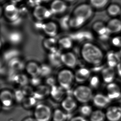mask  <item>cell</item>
Returning a JSON list of instances; mask_svg holds the SVG:
<instances>
[{
	"mask_svg": "<svg viewBox=\"0 0 121 121\" xmlns=\"http://www.w3.org/2000/svg\"><path fill=\"white\" fill-rule=\"evenodd\" d=\"M46 78H47L46 79V85L50 87H51L56 85V82H57L56 79H55L54 77H52L51 76H49Z\"/></svg>",
	"mask_w": 121,
	"mask_h": 121,
	"instance_id": "cell-42",
	"label": "cell"
},
{
	"mask_svg": "<svg viewBox=\"0 0 121 121\" xmlns=\"http://www.w3.org/2000/svg\"><path fill=\"white\" fill-rule=\"evenodd\" d=\"M120 17H121V14H120Z\"/></svg>",
	"mask_w": 121,
	"mask_h": 121,
	"instance_id": "cell-53",
	"label": "cell"
},
{
	"mask_svg": "<svg viewBox=\"0 0 121 121\" xmlns=\"http://www.w3.org/2000/svg\"><path fill=\"white\" fill-rule=\"evenodd\" d=\"M5 0H0V1H1V2L3 1H4Z\"/></svg>",
	"mask_w": 121,
	"mask_h": 121,
	"instance_id": "cell-52",
	"label": "cell"
},
{
	"mask_svg": "<svg viewBox=\"0 0 121 121\" xmlns=\"http://www.w3.org/2000/svg\"><path fill=\"white\" fill-rule=\"evenodd\" d=\"M117 72L120 77H121V62L118 63L116 67Z\"/></svg>",
	"mask_w": 121,
	"mask_h": 121,
	"instance_id": "cell-46",
	"label": "cell"
},
{
	"mask_svg": "<svg viewBox=\"0 0 121 121\" xmlns=\"http://www.w3.org/2000/svg\"><path fill=\"white\" fill-rule=\"evenodd\" d=\"M92 100L93 104L95 106L100 108L107 106L111 101L107 95L102 93H97L95 94L93 96Z\"/></svg>",
	"mask_w": 121,
	"mask_h": 121,
	"instance_id": "cell-17",
	"label": "cell"
},
{
	"mask_svg": "<svg viewBox=\"0 0 121 121\" xmlns=\"http://www.w3.org/2000/svg\"><path fill=\"white\" fill-rule=\"evenodd\" d=\"M3 14L5 19L11 23H18L21 20L19 8L13 3L8 4L4 7Z\"/></svg>",
	"mask_w": 121,
	"mask_h": 121,
	"instance_id": "cell-4",
	"label": "cell"
},
{
	"mask_svg": "<svg viewBox=\"0 0 121 121\" xmlns=\"http://www.w3.org/2000/svg\"><path fill=\"white\" fill-rule=\"evenodd\" d=\"M86 22V20L83 17L72 16L71 17L69 21V28L75 30L78 29L83 26Z\"/></svg>",
	"mask_w": 121,
	"mask_h": 121,
	"instance_id": "cell-22",
	"label": "cell"
},
{
	"mask_svg": "<svg viewBox=\"0 0 121 121\" xmlns=\"http://www.w3.org/2000/svg\"><path fill=\"white\" fill-rule=\"evenodd\" d=\"M21 90L23 92L25 96L30 95V96H31V95H33L35 91H34L32 86L28 85H26L22 87V88Z\"/></svg>",
	"mask_w": 121,
	"mask_h": 121,
	"instance_id": "cell-39",
	"label": "cell"
},
{
	"mask_svg": "<svg viewBox=\"0 0 121 121\" xmlns=\"http://www.w3.org/2000/svg\"><path fill=\"white\" fill-rule=\"evenodd\" d=\"M33 15L38 22H41L50 18L53 15L50 9L40 5L34 8Z\"/></svg>",
	"mask_w": 121,
	"mask_h": 121,
	"instance_id": "cell-7",
	"label": "cell"
},
{
	"mask_svg": "<svg viewBox=\"0 0 121 121\" xmlns=\"http://www.w3.org/2000/svg\"><path fill=\"white\" fill-rule=\"evenodd\" d=\"M18 52L15 50H10L5 52L4 55V58L5 60L9 61L12 59L17 57Z\"/></svg>",
	"mask_w": 121,
	"mask_h": 121,
	"instance_id": "cell-37",
	"label": "cell"
},
{
	"mask_svg": "<svg viewBox=\"0 0 121 121\" xmlns=\"http://www.w3.org/2000/svg\"><path fill=\"white\" fill-rule=\"evenodd\" d=\"M112 44L115 47H121V36H115L111 40Z\"/></svg>",
	"mask_w": 121,
	"mask_h": 121,
	"instance_id": "cell-41",
	"label": "cell"
},
{
	"mask_svg": "<svg viewBox=\"0 0 121 121\" xmlns=\"http://www.w3.org/2000/svg\"><path fill=\"white\" fill-rule=\"evenodd\" d=\"M9 0L10 2V3L16 5L17 4L20 3L22 0Z\"/></svg>",
	"mask_w": 121,
	"mask_h": 121,
	"instance_id": "cell-47",
	"label": "cell"
},
{
	"mask_svg": "<svg viewBox=\"0 0 121 121\" xmlns=\"http://www.w3.org/2000/svg\"><path fill=\"white\" fill-rule=\"evenodd\" d=\"M91 72L90 69L86 67H80L74 73V80L78 83H82L89 80Z\"/></svg>",
	"mask_w": 121,
	"mask_h": 121,
	"instance_id": "cell-12",
	"label": "cell"
},
{
	"mask_svg": "<svg viewBox=\"0 0 121 121\" xmlns=\"http://www.w3.org/2000/svg\"><path fill=\"white\" fill-rule=\"evenodd\" d=\"M107 11L108 14L112 17H116L120 15L121 8L119 5L112 4L108 6Z\"/></svg>",
	"mask_w": 121,
	"mask_h": 121,
	"instance_id": "cell-30",
	"label": "cell"
},
{
	"mask_svg": "<svg viewBox=\"0 0 121 121\" xmlns=\"http://www.w3.org/2000/svg\"><path fill=\"white\" fill-rule=\"evenodd\" d=\"M12 72L11 80L13 82L22 87L28 85L29 80L28 77L25 74L16 73L12 71Z\"/></svg>",
	"mask_w": 121,
	"mask_h": 121,
	"instance_id": "cell-21",
	"label": "cell"
},
{
	"mask_svg": "<svg viewBox=\"0 0 121 121\" xmlns=\"http://www.w3.org/2000/svg\"><path fill=\"white\" fill-rule=\"evenodd\" d=\"M42 2L41 0H28L27 3L28 5L31 7L35 8V7L41 5Z\"/></svg>",
	"mask_w": 121,
	"mask_h": 121,
	"instance_id": "cell-44",
	"label": "cell"
},
{
	"mask_svg": "<svg viewBox=\"0 0 121 121\" xmlns=\"http://www.w3.org/2000/svg\"><path fill=\"white\" fill-rule=\"evenodd\" d=\"M105 115L108 121H120L121 119V107H110L107 110Z\"/></svg>",
	"mask_w": 121,
	"mask_h": 121,
	"instance_id": "cell-13",
	"label": "cell"
},
{
	"mask_svg": "<svg viewBox=\"0 0 121 121\" xmlns=\"http://www.w3.org/2000/svg\"><path fill=\"white\" fill-rule=\"evenodd\" d=\"M79 54L84 62L93 67L101 65L104 58L102 50L91 42H86L82 45Z\"/></svg>",
	"mask_w": 121,
	"mask_h": 121,
	"instance_id": "cell-1",
	"label": "cell"
},
{
	"mask_svg": "<svg viewBox=\"0 0 121 121\" xmlns=\"http://www.w3.org/2000/svg\"><path fill=\"white\" fill-rule=\"evenodd\" d=\"M58 47L65 50H69L73 47V40L70 36H63L57 40Z\"/></svg>",
	"mask_w": 121,
	"mask_h": 121,
	"instance_id": "cell-24",
	"label": "cell"
},
{
	"mask_svg": "<svg viewBox=\"0 0 121 121\" xmlns=\"http://www.w3.org/2000/svg\"><path fill=\"white\" fill-rule=\"evenodd\" d=\"M91 5L87 3H82L76 7L73 12V16L80 17L86 20L90 19L93 14Z\"/></svg>",
	"mask_w": 121,
	"mask_h": 121,
	"instance_id": "cell-6",
	"label": "cell"
},
{
	"mask_svg": "<svg viewBox=\"0 0 121 121\" xmlns=\"http://www.w3.org/2000/svg\"><path fill=\"white\" fill-rule=\"evenodd\" d=\"M52 73V69L50 66L43 64L41 65L40 77H49Z\"/></svg>",
	"mask_w": 121,
	"mask_h": 121,
	"instance_id": "cell-34",
	"label": "cell"
},
{
	"mask_svg": "<svg viewBox=\"0 0 121 121\" xmlns=\"http://www.w3.org/2000/svg\"><path fill=\"white\" fill-rule=\"evenodd\" d=\"M51 88L47 85H40L37 87L33 96L36 99L43 97L50 94Z\"/></svg>",
	"mask_w": 121,
	"mask_h": 121,
	"instance_id": "cell-23",
	"label": "cell"
},
{
	"mask_svg": "<svg viewBox=\"0 0 121 121\" xmlns=\"http://www.w3.org/2000/svg\"><path fill=\"white\" fill-rule=\"evenodd\" d=\"M71 17L69 15H66L65 16L63 17L60 20V25L64 29L66 30L69 29V21Z\"/></svg>",
	"mask_w": 121,
	"mask_h": 121,
	"instance_id": "cell-36",
	"label": "cell"
},
{
	"mask_svg": "<svg viewBox=\"0 0 121 121\" xmlns=\"http://www.w3.org/2000/svg\"><path fill=\"white\" fill-rule=\"evenodd\" d=\"M62 53L58 49L56 51L49 52L48 55V60L52 67H58L62 65L61 61Z\"/></svg>",
	"mask_w": 121,
	"mask_h": 121,
	"instance_id": "cell-15",
	"label": "cell"
},
{
	"mask_svg": "<svg viewBox=\"0 0 121 121\" xmlns=\"http://www.w3.org/2000/svg\"><path fill=\"white\" fill-rule=\"evenodd\" d=\"M0 99L3 106L6 108H9L13 104L15 100L14 94L10 90L3 89L0 92Z\"/></svg>",
	"mask_w": 121,
	"mask_h": 121,
	"instance_id": "cell-10",
	"label": "cell"
},
{
	"mask_svg": "<svg viewBox=\"0 0 121 121\" xmlns=\"http://www.w3.org/2000/svg\"><path fill=\"white\" fill-rule=\"evenodd\" d=\"M89 82L90 86L91 88H97L100 85V78L97 76H93L90 77L89 79Z\"/></svg>",
	"mask_w": 121,
	"mask_h": 121,
	"instance_id": "cell-35",
	"label": "cell"
},
{
	"mask_svg": "<svg viewBox=\"0 0 121 121\" xmlns=\"http://www.w3.org/2000/svg\"><path fill=\"white\" fill-rule=\"evenodd\" d=\"M102 77L103 81L105 83H111L113 82L115 77V69L112 67H105L101 71Z\"/></svg>",
	"mask_w": 121,
	"mask_h": 121,
	"instance_id": "cell-19",
	"label": "cell"
},
{
	"mask_svg": "<svg viewBox=\"0 0 121 121\" xmlns=\"http://www.w3.org/2000/svg\"><path fill=\"white\" fill-rule=\"evenodd\" d=\"M51 0H41V2H43V3H48Z\"/></svg>",
	"mask_w": 121,
	"mask_h": 121,
	"instance_id": "cell-49",
	"label": "cell"
},
{
	"mask_svg": "<svg viewBox=\"0 0 121 121\" xmlns=\"http://www.w3.org/2000/svg\"><path fill=\"white\" fill-rule=\"evenodd\" d=\"M105 118V113L100 110L94 111L90 116L91 121H104Z\"/></svg>",
	"mask_w": 121,
	"mask_h": 121,
	"instance_id": "cell-29",
	"label": "cell"
},
{
	"mask_svg": "<svg viewBox=\"0 0 121 121\" xmlns=\"http://www.w3.org/2000/svg\"><path fill=\"white\" fill-rule=\"evenodd\" d=\"M23 121H36L34 117H28L23 120Z\"/></svg>",
	"mask_w": 121,
	"mask_h": 121,
	"instance_id": "cell-48",
	"label": "cell"
},
{
	"mask_svg": "<svg viewBox=\"0 0 121 121\" xmlns=\"http://www.w3.org/2000/svg\"><path fill=\"white\" fill-rule=\"evenodd\" d=\"M41 30L48 37H55L58 32L59 27L54 22H47L43 23Z\"/></svg>",
	"mask_w": 121,
	"mask_h": 121,
	"instance_id": "cell-9",
	"label": "cell"
},
{
	"mask_svg": "<svg viewBox=\"0 0 121 121\" xmlns=\"http://www.w3.org/2000/svg\"><path fill=\"white\" fill-rule=\"evenodd\" d=\"M120 105H121V98H120Z\"/></svg>",
	"mask_w": 121,
	"mask_h": 121,
	"instance_id": "cell-51",
	"label": "cell"
},
{
	"mask_svg": "<svg viewBox=\"0 0 121 121\" xmlns=\"http://www.w3.org/2000/svg\"><path fill=\"white\" fill-rule=\"evenodd\" d=\"M30 82L33 86L37 87L40 85L41 79L40 78V77H31V79L30 80Z\"/></svg>",
	"mask_w": 121,
	"mask_h": 121,
	"instance_id": "cell-43",
	"label": "cell"
},
{
	"mask_svg": "<svg viewBox=\"0 0 121 121\" xmlns=\"http://www.w3.org/2000/svg\"><path fill=\"white\" fill-rule=\"evenodd\" d=\"M15 99L18 102L23 101L25 99V95L21 89H17L14 93Z\"/></svg>",
	"mask_w": 121,
	"mask_h": 121,
	"instance_id": "cell-40",
	"label": "cell"
},
{
	"mask_svg": "<svg viewBox=\"0 0 121 121\" xmlns=\"http://www.w3.org/2000/svg\"><path fill=\"white\" fill-rule=\"evenodd\" d=\"M106 88L108 93L121 91L120 86L117 83L114 82L108 84Z\"/></svg>",
	"mask_w": 121,
	"mask_h": 121,
	"instance_id": "cell-38",
	"label": "cell"
},
{
	"mask_svg": "<svg viewBox=\"0 0 121 121\" xmlns=\"http://www.w3.org/2000/svg\"><path fill=\"white\" fill-rule=\"evenodd\" d=\"M65 93V90L59 86L55 85L51 87L50 94L52 98L56 100L62 99Z\"/></svg>",
	"mask_w": 121,
	"mask_h": 121,
	"instance_id": "cell-27",
	"label": "cell"
},
{
	"mask_svg": "<svg viewBox=\"0 0 121 121\" xmlns=\"http://www.w3.org/2000/svg\"><path fill=\"white\" fill-rule=\"evenodd\" d=\"M52 116L50 107L43 103L36 105L34 111V118L36 121H49Z\"/></svg>",
	"mask_w": 121,
	"mask_h": 121,
	"instance_id": "cell-5",
	"label": "cell"
},
{
	"mask_svg": "<svg viewBox=\"0 0 121 121\" xmlns=\"http://www.w3.org/2000/svg\"><path fill=\"white\" fill-rule=\"evenodd\" d=\"M90 4L94 8H103L108 3L109 0H89Z\"/></svg>",
	"mask_w": 121,
	"mask_h": 121,
	"instance_id": "cell-32",
	"label": "cell"
},
{
	"mask_svg": "<svg viewBox=\"0 0 121 121\" xmlns=\"http://www.w3.org/2000/svg\"><path fill=\"white\" fill-rule=\"evenodd\" d=\"M10 42L13 44L20 43L22 39V36L21 34L18 31H13L10 33L8 36Z\"/></svg>",
	"mask_w": 121,
	"mask_h": 121,
	"instance_id": "cell-31",
	"label": "cell"
},
{
	"mask_svg": "<svg viewBox=\"0 0 121 121\" xmlns=\"http://www.w3.org/2000/svg\"><path fill=\"white\" fill-rule=\"evenodd\" d=\"M43 46L44 49L49 52H52L58 49L57 40L55 37H48L43 40Z\"/></svg>",
	"mask_w": 121,
	"mask_h": 121,
	"instance_id": "cell-20",
	"label": "cell"
},
{
	"mask_svg": "<svg viewBox=\"0 0 121 121\" xmlns=\"http://www.w3.org/2000/svg\"><path fill=\"white\" fill-rule=\"evenodd\" d=\"M106 27L110 34L120 33L121 31V20L113 18L109 21Z\"/></svg>",
	"mask_w": 121,
	"mask_h": 121,
	"instance_id": "cell-18",
	"label": "cell"
},
{
	"mask_svg": "<svg viewBox=\"0 0 121 121\" xmlns=\"http://www.w3.org/2000/svg\"><path fill=\"white\" fill-rule=\"evenodd\" d=\"M61 61L62 65L69 69L76 67L78 64V60L74 52L67 51L62 53Z\"/></svg>",
	"mask_w": 121,
	"mask_h": 121,
	"instance_id": "cell-8",
	"label": "cell"
},
{
	"mask_svg": "<svg viewBox=\"0 0 121 121\" xmlns=\"http://www.w3.org/2000/svg\"><path fill=\"white\" fill-rule=\"evenodd\" d=\"M93 31L98 35V36L109 33L107 28L106 25L101 21L95 22L92 25Z\"/></svg>",
	"mask_w": 121,
	"mask_h": 121,
	"instance_id": "cell-26",
	"label": "cell"
},
{
	"mask_svg": "<svg viewBox=\"0 0 121 121\" xmlns=\"http://www.w3.org/2000/svg\"><path fill=\"white\" fill-rule=\"evenodd\" d=\"M72 95L77 101L86 104L93 98V93L91 88L85 85H79L72 91Z\"/></svg>",
	"mask_w": 121,
	"mask_h": 121,
	"instance_id": "cell-2",
	"label": "cell"
},
{
	"mask_svg": "<svg viewBox=\"0 0 121 121\" xmlns=\"http://www.w3.org/2000/svg\"><path fill=\"white\" fill-rule=\"evenodd\" d=\"M49 9L53 15H60L66 11L67 4L63 0H54L51 2Z\"/></svg>",
	"mask_w": 121,
	"mask_h": 121,
	"instance_id": "cell-11",
	"label": "cell"
},
{
	"mask_svg": "<svg viewBox=\"0 0 121 121\" xmlns=\"http://www.w3.org/2000/svg\"><path fill=\"white\" fill-rule=\"evenodd\" d=\"M25 69L27 74L31 77H40L41 65L34 61H30L26 63Z\"/></svg>",
	"mask_w": 121,
	"mask_h": 121,
	"instance_id": "cell-14",
	"label": "cell"
},
{
	"mask_svg": "<svg viewBox=\"0 0 121 121\" xmlns=\"http://www.w3.org/2000/svg\"><path fill=\"white\" fill-rule=\"evenodd\" d=\"M56 79L60 86L65 91H69L75 81L74 74L69 68L62 69L57 73Z\"/></svg>",
	"mask_w": 121,
	"mask_h": 121,
	"instance_id": "cell-3",
	"label": "cell"
},
{
	"mask_svg": "<svg viewBox=\"0 0 121 121\" xmlns=\"http://www.w3.org/2000/svg\"><path fill=\"white\" fill-rule=\"evenodd\" d=\"M52 117L54 121H65L68 116L65 112L57 109L52 113Z\"/></svg>",
	"mask_w": 121,
	"mask_h": 121,
	"instance_id": "cell-28",
	"label": "cell"
},
{
	"mask_svg": "<svg viewBox=\"0 0 121 121\" xmlns=\"http://www.w3.org/2000/svg\"><path fill=\"white\" fill-rule=\"evenodd\" d=\"M8 65L10 70L16 73L22 70L24 68H25V66L23 64V62L17 57L9 61Z\"/></svg>",
	"mask_w": 121,
	"mask_h": 121,
	"instance_id": "cell-25",
	"label": "cell"
},
{
	"mask_svg": "<svg viewBox=\"0 0 121 121\" xmlns=\"http://www.w3.org/2000/svg\"><path fill=\"white\" fill-rule=\"evenodd\" d=\"M93 110L91 107L89 105L85 104L82 105L79 108V112L80 113L82 116L86 117L91 116L92 113L93 112Z\"/></svg>",
	"mask_w": 121,
	"mask_h": 121,
	"instance_id": "cell-33",
	"label": "cell"
},
{
	"mask_svg": "<svg viewBox=\"0 0 121 121\" xmlns=\"http://www.w3.org/2000/svg\"><path fill=\"white\" fill-rule=\"evenodd\" d=\"M70 121H88L85 118V117L83 116H77L74 117L71 119Z\"/></svg>",
	"mask_w": 121,
	"mask_h": 121,
	"instance_id": "cell-45",
	"label": "cell"
},
{
	"mask_svg": "<svg viewBox=\"0 0 121 121\" xmlns=\"http://www.w3.org/2000/svg\"><path fill=\"white\" fill-rule=\"evenodd\" d=\"M61 106L65 111L70 112L74 111L77 108V100L74 97L69 95L63 99Z\"/></svg>",
	"mask_w": 121,
	"mask_h": 121,
	"instance_id": "cell-16",
	"label": "cell"
},
{
	"mask_svg": "<svg viewBox=\"0 0 121 121\" xmlns=\"http://www.w3.org/2000/svg\"><path fill=\"white\" fill-rule=\"evenodd\" d=\"M67 1L69 2H72L74 1V0H66Z\"/></svg>",
	"mask_w": 121,
	"mask_h": 121,
	"instance_id": "cell-50",
	"label": "cell"
}]
</instances>
